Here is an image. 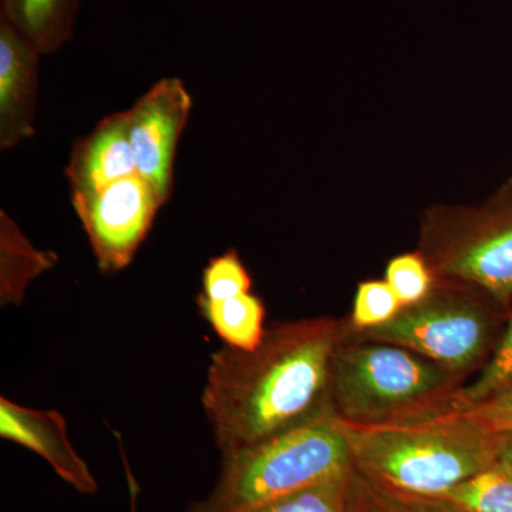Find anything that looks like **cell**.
Listing matches in <instances>:
<instances>
[{
	"mask_svg": "<svg viewBox=\"0 0 512 512\" xmlns=\"http://www.w3.org/2000/svg\"><path fill=\"white\" fill-rule=\"evenodd\" d=\"M348 319L276 323L252 350L212 353L201 403L221 454L328 412L330 365Z\"/></svg>",
	"mask_w": 512,
	"mask_h": 512,
	"instance_id": "1",
	"label": "cell"
},
{
	"mask_svg": "<svg viewBox=\"0 0 512 512\" xmlns=\"http://www.w3.org/2000/svg\"><path fill=\"white\" fill-rule=\"evenodd\" d=\"M343 424L356 473L400 493L447 494L501 458V434L461 407L387 426Z\"/></svg>",
	"mask_w": 512,
	"mask_h": 512,
	"instance_id": "2",
	"label": "cell"
},
{
	"mask_svg": "<svg viewBox=\"0 0 512 512\" xmlns=\"http://www.w3.org/2000/svg\"><path fill=\"white\" fill-rule=\"evenodd\" d=\"M464 377L412 350L352 335L330 365V407L343 423L387 426L457 409Z\"/></svg>",
	"mask_w": 512,
	"mask_h": 512,
	"instance_id": "3",
	"label": "cell"
},
{
	"mask_svg": "<svg viewBox=\"0 0 512 512\" xmlns=\"http://www.w3.org/2000/svg\"><path fill=\"white\" fill-rule=\"evenodd\" d=\"M343 421L330 409L251 446L222 454L211 493L185 512H247L353 471Z\"/></svg>",
	"mask_w": 512,
	"mask_h": 512,
	"instance_id": "4",
	"label": "cell"
},
{
	"mask_svg": "<svg viewBox=\"0 0 512 512\" xmlns=\"http://www.w3.org/2000/svg\"><path fill=\"white\" fill-rule=\"evenodd\" d=\"M419 251L436 282L512 306V178L484 204L433 205L421 218Z\"/></svg>",
	"mask_w": 512,
	"mask_h": 512,
	"instance_id": "5",
	"label": "cell"
},
{
	"mask_svg": "<svg viewBox=\"0 0 512 512\" xmlns=\"http://www.w3.org/2000/svg\"><path fill=\"white\" fill-rule=\"evenodd\" d=\"M507 315L484 293L436 282L426 298L403 306L379 328L350 333L412 350L466 379L493 355Z\"/></svg>",
	"mask_w": 512,
	"mask_h": 512,
	"instance_id": "6",
	"label": "cell"
},
{
	"mask_svg": "<svg viewBox=\"0 0 512 512\" xmlns=\"http://www.w3.org/2000/svg\"><path fill=\"white\" fill-rule=\"evenodd\" d=\"M72 204L89 238L101 274L113 275L133 262L164 202L141 175L90 195H73Z\"/></svg>",
	"mask_w": 512,
	"mask_h": 512,
	"instance_id": "7",
	"label": "cell"
},
{
	"mask_svg": "<svg viewBox=\"0 0 512 512\" xmlns=\"http://www.w3.org/2000/svg\"><path fill=\"white\" fill-rule=\"evenodd\" d=\"M192 107L183 80H158L126 111L137 173L153 185L164 205L173 191L174 158Z\"/></svg>",
	"mask_w": 512,
	"mask_h": 512,
	"instance_id": "8",
	"label": "cell"
},
{
	"mask_svg": "<svg viewBox=\"0 0 512 512\" xmlns=\"http://www.w3.org/2000/svg\"><path fill=\"white\" fill-rule=\"evenodd\" d=\"M0 437L42 457L77 493L99 491L92 471L69 440L66 419L56 410L32 409L2 397Z\"/></svg>",
	"mask_w": 512,
	"mask_h": 512,
	"instance_id": "9",
	"label": "cell"
},
{
	"mask_svg": "<svg viewBox=\"0 0 512 512\" xmlns=\"http://www.w3.org/2000/svg\"><path fill=\"white\" fill-rule=\"evenodd\" d=\"M42 53L0 16V148L10 150L35 134Z\"/></svg>",
	"mask_w": 512,
	"mask_h": 512,
	"instance_id": "10",
	"label": "cell"
},
{
	"mask_svg": "<svg viewBox=\"0 0 512 512\" xmlns=\"http://www.w3.org/2000/svg\"><path fill=\"white\" fill-rule=\"evenodd\" d=\"M137 173L126 111L110 114L73 147L66 177L73 195H90Z\"/></svg>",
	"mask_w": 512,
	"mask_h": 512,
	"instance_id": "11",
	"label": "cell"
},
{
	"mask_svg": "<svg viewBox=\"0 0 512 512\" xmlns=\"http://www.w3.org/2000/svg\"><path fill=\"white\" fill-rule=\"evenodd\" d=\"M80 0H2V18L42 55H52L72 39Z\"/></svg>",
	"mask_w": 512,
	"mask_h": 512,
	"instance_id": "12",
	"label": "cell"
},
{
	"mask_svg": "<svg viewBox=\"0 0 512 512\" xmlns=\"http://www.w3.org/2000/svg\"><path fill=\"white\" fill-rule=\"evenodd\" d=\"M57 256L30 244L18 225L2 211L0 217V302L20 305L33 279L56 265Z\"/></svg>",
	"mask_w": 512,
	"mask_h": 512,
	"instance_id": "13",
	"label": "cell"
},
{
	"mask_svg": "<svg viewBox=\"0 0 512 512\" xmlns=\"http://www.w3.org/2000/svg\"><path fill=\"white\" fill-rule=\"evenodd\" d=\"M198 311L225 346L255 349L264 339L265 305L259 296L244 292L221 299L197 298Z\"/></svg>",
	"mask_w": 512,
	"mask_h": 512,
	"instance_id": "14",
	"label": "cell"
},
{
	"mask_svg": "<svg viewBox=\"0 0 512 512\" xmlns=\"http://www.w3.org/2000/svg\"><path fill=\"white\" fill-rule=\"evenodd\" d=\"M440 497L464 512H512V464L500 458Z\"/></svg>",
	"mask_w": 512,
	"mask_h": 512,
	"instance_id": "15",
	"label": "cell"
},
{
	"mask_svg": "<svg viewBox=\"0 0 512 512\" xmlns=\"http://www.w3.org/2000/svg\"><path fill=\"white\" fill-rule=\"evenodd\" d=\"M512 389V306L493 355L481 367L477 379L457 393V406L466 407Z\"/></svg>",
	"mask_w": 512,
	"mask_h": 512,
	"instance_id": "16",
	"label": "cell"
},
{
	"mask_svg": "<svg viewBox=\"0 0 512 512\" xmlns=\"http://www.w3.org/2000/svg\"><path fill=\"white\" fill-rule=\"evenodd\" d=\"M352 474L353 471L298 493L276 498L247 512H345Z\"/></svg>",
	"mask_w": 512,
	"mask_h": 512,
	"instance_id": "17",
	"label": "cell"
},
{
	"mask_svg": "<svg viewBox=\"0 0 512 512\" xmlns=\"http://www.w3.org/2000/svg\"><path fill=\"white\" fill-rule=\"evenodd\" d=\"M402 308V302L384 279L360 282L348 319L350 332L363 333L379 328L392 320Z\"/></svg>",
	"mask_w": 512,
	"mask_h": 512,
	"instance_id": "18",
	"label": "cell"
},
{
	"mask_svg": "<svg viewBox=\"0 0 512 512\" xmlns=\"http://www.w3.org/2000/svg\"><path fill=\"white\" fill-rule=\"evenodd\" d=\"M384 281L393 289L403 306L420 302L436 285L433 272L419 249L390 259L384 271Z\"/></svg>",
	"mask_w": 512,
	"mask_h": 512,
	"instance_id": "19",
	"label": "cell"
},
{
	"mask_svg": "<svg viewBox=\"0 0 512 512\" xmlns=\"http://www.w3.org/2000/svg\"><path fill=\"white\" fill-rule=\"evenodd\" d=\"M200 298L221 299L251 291L252 279L235 249L212 258L202 271Z\"/></svg>",
	"mask_w": 512,
	"mask_h": 512,
	"instance_id": "20",
	"label": "cell"
},
{
	"mask_svg": "<svg viewBox=\"0 0 512 512\" xmlns=\"http://www.w3.org/2000/svg\"><path fill=\"white\" fill-rule=\"evenodd\" d=\"M365 481L387 512H464L453 501L440 495L400 493Z\"/></svg>",
	"mask_w": 512,
	"mask_h": 512,
	"instance_id": "21",
	"label": "cell"
},
{
	"mask_svg": "<svg viewBox=\"0 0 512 512\" xmlns=\"http://www.w3.org/2000/svg\"><path fill=\"white\" fill-rule=\"evenodd\" d=\"M461 409L495 434L512 433V389Z\"/></svg>",
	"mask_w": 512,
	"mask_h": 512,
	"instance_id": "22",
	"label": "cell"
},
{
	"mask_svg": "<svg viewBox=\"0 0 512 512\" xmlns=\"http://www.w3.org/2000/svg\"><path fill=\"white\" fill-rule=\"evenodd\" d=\"M345 512H387L369 484L353 470Z\"/></svg>",
	"mask_w": 512,
	"mask_h": 512,
	"instance_id": "23",
	"label": "cell"
},
{
	"mask_svg": "<svg viewBox=\"0 0 512 512\" xmlns=\"http://www.w3.org/2000/svg\"><path fill=\"white\" fill-rule=\"evenodd\" d=\"M501 458L512 464V433L501 434Z\"/></svg>",
	"mask_w": 512,
	"mask_h": 512,
	"instance_id": "24",
	"label": "cell"
}]
</instances>
